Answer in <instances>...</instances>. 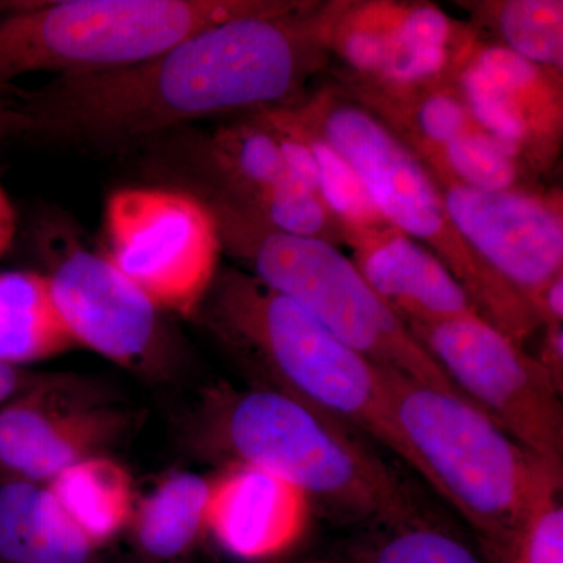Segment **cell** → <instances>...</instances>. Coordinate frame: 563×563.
<instances>
[{
    "mask_svg": "<svg viewBox=\"0 0 563 563\" xmlns=\"http://www.w3.org/2000/svg\"><path fill=\"white\" fill-rule=\"evenodd\" d=\"M340 0L221 22L150 60L54 77L14 101L31 133L99 151L139 147L192 122L296 106L331 65L328 41Z\"/></svg>",
    "mask_w": 563,
    "mask_h": 563,
    "instance_id": "cell-1",
    "label": "cell"
},
{
    "mask_svg": "<svg viewBox=\"0 0 563 563\" xmlns=\"http://www.w3.org/2000/svg\"><path fill=\"white\" fill-rule=\"evenodd\" d=\"M391 409L410 466L468 521L492 561L544 503L562 470L526 450L468 398L393 372Z\"/></svg>",
    "mask_w": 563,
    "mask_h": 563,
    "instance_id": "cell-2",
    "label": "cell"
},
{
    "mask_svg": "<svg viewBox=\"0 0 563 563\" xmlns=\"http://www.w3.org/2000/svg\"><path fill=\"white\" fill-rule=\"evenodd\" d=\"M198 314L222 342L276 374L290 395L369 433L410 465L393 417V372L352 350L301 306L244 269L220 266Z\"/></svg>",
    "mask_w": 563,
    "mask_h": 563,
    "instance_id": "cell-3",
    "label": "cell"
},
{
    "mask_svg": "<svg viewBox=\"0 0 563 563\" xmlns=\"http://www.w3.org/2000/svg\"><path fill=\"white\" fill-rule=\"evenodd\" d=\"M292 107L347 162L384 220L435 254L485 320L525 346L540 329L536 313L463 242L442 188L420 155L336 85L307 95Z\"/></svg>",
    "mask_w": 563,
    "mask_h": 563,
    "instance_id": "cell-4",
    "label": "cell"
},
{
    "mask_svg": "<svg viewBox=\"0 0 563 563\" xmlns=\"http://www.w3.org/2000/svg\"><path fill=\"white\" fill-rule=\"evenodd\" d=\"M191 196L209 210L222 252L244 272L376 365L466 398L339 246L277 231L213 196Z\"/></svg>",
    "mask_w": 563,
    "mask_h": 563,
    "instance_id": "cell-5",
    "label": "cell"
},
{
    "mask_svg": "<svg viewBox=\"0 0 563 563\" xmlns=\"http://www.w3.org/2000/svg\"><path fill=\"white\" fill-rule=\"evenodd\" d=\"M296 0H63L0 2V92L35 73H107L150 60L221 22Z\"/></svg>",
    "mask_w": 563,
    "mask_h": 563,
    "instance_id": "cell-6",
    "label": "cell"
},
{
    "mask_svg": "<svg viewBox=\"0 0 563 563\" xmlns=\"http://www.w3.org/2000/svg\"><path fill=\"white\" fill-rule=\"evenodd\" d=\"M224 432L240 462L284 477L310 499L395 529L426 523L398 474L296 396L246 393L229 410Z\"/></svg>",
    "mask_w": 563,
    "mask_h": 563,
    "instance_id": "cell-7",
    "label": "cell"
},
{
    "mask_svg": "<svg viewBox=\"0 0 563 563\" xmlns=\"http://www.w3.org/2000/svg\"><path fill=\"white\" fill-rule=\"evenodd\" d=\"M136 150L158 187L213 196L277 231L344 244L342 224L292 173L279 135L258 111L210 131L165 133Z\"/></svg>",
    "mask_w": 563,
    "mask_h": 563,
    "instance_id": "cell-8",
    "label": "cell"
},
{
    "mask_svg": "<svg viewBox=\"0 0 563 563\" xmlns=\"http://www.w3.org/2000/svg\"><path fill=\"white\" fill-rule=\"evenodd\" d=\"M103 228L110 261L162 313L198 314L222 252L198 199L158 185L121 188L107 198Z\"/></svg>",
    "mask_w": 563,
    "mask_h": 563,
    "instance_id": "cell-9",
    "label": "cell"
},
{
    "mask_svg": "<svg viewBox=\"0 0 563 563\" xmlns=\"http://www.w3.org/2000/svg\"><path fill=\"white\" fill-rule=\"evenodd\" d=\"M407 328L451 383L507 435L563 470L562 393L525 346L481 313Z\"/></svg>",
    "mask_w": 563,
    "mask_h": 563,
    "instance_id": "cell-10",
    "label": "cell"
},
{
    "mask_svg": "<svg viewBox=\"0 0 563 563\" xmlns=\"http://www.w3.org/2000/svg\"><path fill=\"white\" fill-rule=\"evenodd\" d=\"M468 22L442 7L410 0H342L329 33V57L340 62V87L404 96L453 84L466 47Z\"/></svg>",
    "mask_w": 563,
    "mask_h": 563,
    "instance_id": "cell-11",
    "label": "cell"
},
{
    "mask_svg": "<svg viewBox=\"0 0 563 563\" xmlns=\"http://www.w3.org/2000/svg\"><path fill=\"white\" fill-rule=\"evenodd\" d=\"M437 181L463 242L533 310L544 285L563 273L561 188L542 184L492 191Z\"/></svg>",
    "mask_w": 563,
    "mask_h": 563,
    "instance_id": "cell-12",
    "label": "cell"
},
{
    "mask_svg": "<svg viewBox=\"0 0 563 563\" xmlns=\"http://www.w3.org/2000/svg\"><path fill=\"white\" fill-rule=\"evenodd\" d=\"M453 84L476 124L537 179L554 172L563 139V73L477 35Z\"/></svg>",
    "mask_w": 563,
    "mask_h": 563,
    "instance_id": "cell-13",
    "label": "cell"
},
{
    "mask_svg": "<svg viewBox=\"0 0 563 563\" xmlns=\"http://www.w3.org/2000/svg\"><path fill=\"white\" fill-rule=\"evenodd\" d=\"M60 257L46 274L52 301L76 346L118 365L146 361L162 339L161 310L110 261L76 240H55Z\"/></svg>",
    "mask_w": 563,
    "mask_h": 563,
    "instance_id": "cell-14",
    "label": "cell"
},
{
    "mask_svg": "<svg viewBox=\"0 0 563 563\" xmlns=\"http://www.w3.org/2000/svg\"><path fill=\"white\" fill-rule=\"evenodd\" d=\"M310 514L312 499L298 485L239 462L210 483L206 531L233 558L268 561L301 542Z\"/></svg>",
    "mask_w": 563,
    "mask_h": 563,
    "instance_id": "cell-15",
    "label": "cell"
},
{
    "mask_svg": "<svg viewBox=\"0 0 563 563\" xmlns=\"http://www.w3.org/2000/svg\"><path fill=\"white\" fill-rule=\"evenodd\" d=\"M363 279L407 325L479 313L435 254L390 224L343 232Z\"/></svg>",
    "mask_w": 563,
    "mask_h": 563,
    "instance_id": "cell-16",
    "label": "cell"
},
{
    "mask_svg": "<svg viewBox=\"0 0 563 563\" xmlns=\"http://www.w3.org/2000/svg\"><path fill=\"white\" fill-rule=\"evenodd\" d=\"M110 420L88 409H62L46 395L0 407V465L29 483H49L63 470L95 455Z\"/></svg>",
    "mask_w": 563,
    "mask_h": 563,
    "instance_id": "cell-17",
    "label": "cell"
},
{
    "mask_svg": "<svg viewBox=\"0 0 563 563\" xmlns=\"http://www.w3.org/2000/svg\"><path fill=\"white\" fill-rule=\"evenodd\" d=\"M95 550L46 484L0 485V563H87Z\"/></svg>",
    "mask_w": 563,
    "mask_h": 563,
    "instance_id": "cell-18",
    "label": "cell"
},
{
    "mask_svg": "<svg viewBox=\"0 0 563 563\" xmlns=\"http://www.w3.org/2000/svg\"><path fill=\"white\" fill-rule=\"evenodd\" d=\"M74 346L52 301L46 274H0V363L21 368Z\"/></svg>",
    "mask_w": 563,
    "mask_h": 563,
    "instance_id": "cell-19",
    "label": "cell"
},
{
    "mask_svg": "<svg viewBox=\"0 0 563 563\" xmlns=\"http://www.w3.org/2000/svg\"><path fill=\"white\" fill-rule=\"evenodd\" d=\"M46 487L96 548L121 532L135 512L131 474L102 455L73 463L52 477Z\"/></svg>",
    "mask_w": 563,
    "mask_h": 563,
    "instance_id": "cell-20",
    "label": "cell"
},
{
    "mask_svg": "<svg viewBox=\"0 0 563 563\" xmlns=\"http://www.w3.org/2000/svg\"><path fill=\"white\" fill-rule=\"evenodd\" d=\"M481 38L525 60L563 73L562 0H472L459 2Z\"/></svg>",
    "mask_w": 563,
    "mask_h": 563,
    "instance_id": "cell-21",
    "label": "cell"
},
{
    "mask_svg": "<svg viewBox=\"0 0 563 563\" xmlns=\"http://www.w3.org/2000/svg\"><path fill=\"white\" fill-rule=\"evenodd\" d=\"M210 481L198 474H174L135 506L136 539L147 554L173 559L206 531Z\"/></svg>",
    "mask_w": 563,
    "mask_h": 563,
    "instance_id": "cell-22",
    "label": "cell"
},
{
    "mask_svg": "<svg viewBox=\"0 0 563 563\" xmlns=\"http://www.w3.org/2000/svg\"><path fill=\"white\" fill-rule=\"evenodd\" d=\"M422 162L429 166L435 179L479 190H510L542 185L523 163L504 150L479 125Z\"/></svg>",
    "mask_w": 563,
    "mask_h": 563,
    "instance_id": "cell-23",
    "label": "cell"
},
{
    "mask_svg": "<svg viewBox=\"0 0 563 563\" xmlns=\"http://www.w3.org/2000/svg\"><path fill=\"white\" fill-rule=\"evenodd\" d=\"M296 128L301 133L314 162L318 192L329 210L335 214L344 231L380 228L388 224L366 195L362 181L347 162L299 117L295 107H288Z\"/></svg>",
    "mask_w": 563,
    "mask_h": 563,
    "instance_id": "cell-24",
    "label": "cell"
},
{
    "mask_svg": "<svg viewBox=\"0 0 563 563\" xmlns=\"http://www.w3.org/2000/svg\"><path fill=\"white\" fill-rule=\"evenodd\" d=\"M493 562L563 563V507L559 496L539 507Z\"/></svg>",
    "mask_w": 563,
    "mask_h": 563,
    "instance_id": "cell-25",
    "label": "cell"
},
{
    "mask_svg": "<svg viewBox=\"0 0 563 563\" xmlns=\"http://www.w3.org/2000/svg\"><path fill=\"white\" fill-rule=\"evenodd\" d=\"M376 563H481L461 542L428 523L398 529L380 548Z\"/></svg>",
    "mask_w": 563,
    "mask_h": 563,
    "instance_id": "cell-26",
    "label": "cell"
},
{
    "mask_svg": "<svg viewBox=\"0 0 563 563\" xmlns=\"http://www.w3.org/2000/svg\"><path fill=\"white\" fill-rule=\"evenodd\" d=\"M544 329L542 351L537 361L550 374L558 390L563 388V324L548 325Z\"/></svg>",
    "mask_w": 563,
    "mask_h": 563,
    "instance_id": "cell-27",
    "label": "cell"
},
{
    "mask_svg": "<svg viewBox=\"0 0 563 563\" xmlns=\"http://www.w3.org/2000/svg\"><path fill=\"white\" fill-rule=\"evenodd\" d=\"M540 328L563 324V273L544 285L533 303Z\"/></svg>",
    "mask_w": 563,
    "mask_h": 563,
    "instance_id": "cell-28",
    "label": "cell"
},
{
    "mask_svg": "<svg viewBox=\"0 0 563 563\" xmlns=\"http://www.w3.org/2000/svg\"><path fill=\"white\" fill-rule=\"evenodd\" d=\"M7 92V91H5ZM0 92V143L18 135H29L31 121L20 103Z\"/></svg>",
    "mask_w": 563,
    "mask_h": 563,
    "instance_id": "cell-29",
    "label": "cell"
},
{
    "mask_svg": "<svg viewBox=\"0 0 563 563\" xmlns=\"http://www.w3.org/2000/svg\"><path fill=\"white\" fill-rule=\"evenodd\" d=\"M16 236V211L0 184V258L13 246Z\"/></svg>",
    "mask_w": 563,
    "mask_h": 563,
    "instance_id": "cell-30",
    "label": "cell"
},
{
    "mask_svg": "<svg viewBox=\"0 0 563 563\" xmlns=\"http://www.w3.org/2000/svg\"><path fill=\"white\" fill-rule=\"evenodd\" d=\"M24 383V374L16 366L0 363V407L10 401Z\"/></svg>",
    "mask_w": 563,
    "mask_h": 563,
    "instance_id": "cell-31",
    "label": "cell"
}]
</instances>
